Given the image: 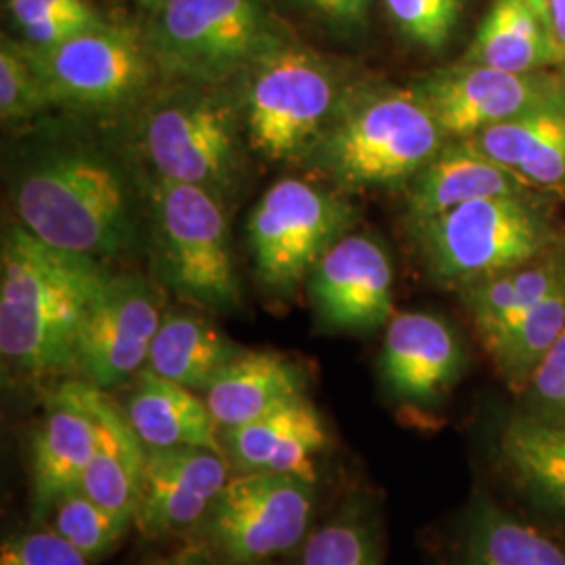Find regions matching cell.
Returning <instances> with one entry per match:
<instances>
[{
	"instance_id": "obj_34",
	"label": "cell",
	"mask_w": 565,
	"mask_h": 565,
	"mask_svg": "<svg viewBox=\"0 0 565 565\" xmlns=\"http://www.w3.org/2000/svg\"><path fill=\"white\" fill-rule=\"evenodd\" d=\"M525 413L565 424V331L520 396Z\"/></svg>"
},
{
	"instance_id": "obj_32",
	"label": "cell",
	"mask_w": 565,
	"mask_h": 565,
	"mask_svg": "<svg viewBox=\"0 0 565 565\" xmlns=\"http://www.w3.org/2000/svg\"><path fill=\"white\" fill-rule=\"evenodd\" d=\"M390 20L406 41L425 51H440L452 39L463 0H382Z\"/></svg>"
},
{
	"instance_id": "obj_3",
	"label": "cell",
	"mask_w": 565,
	"mask_h": 565,
	"mask_svg": "<svg viewBox=\"0 0 565 565\" xmlns=\"http://www.w3.org/2000/svg\"><path fill=\"white\" fill-rule=\"evenodd\" d=\"M446 141L413 86H350L302 163L340 191L406 186Z\"/></svg>"
},
{
	"instance_id": "obj_26",
	"label": "cell",
	"mask_w": 565,
	"mask_h": 565,
	"mask_svg": "<svg viewBox=\"0 0 565 565\" xmlns=\"http://www.w3.org/2000/svg\"><path fill=\"white\" fill-rule=\"evenodd\" d=\"M459 565H565V551L480 494L465 520Z\"/></svg>"
},
{
	"instance_id": "obj_33",
	"label": "cell",
	"mask_w": 565,
	"mask_h": 565,
	"mask_svg": "<svg viewBox=\"0 0 565 565\" xmlns=\"http://www.w3.org/2000/svg\"><path fill=\"white\" fill-rule=\"evenodd\" d=\"M545 195H565V99L557 103L541 137L518 170Z\"/></svg>"
},
{
	"instance_id": "obj_11",
	"label": "cell",
	"mask_w": 565,
	"mask_h": 565,
	"mask_svg": "<svg viewBox=\"0 0 565 565\" xmlns=\"http://www.w3.org/2000/svg\"><path fill=\"white\" fill-rule=\"evenodd\" d=\"M312 486L287 473H239L205 515L203 534L231 564H260L302 543L315 509Z\"/></svg>"
},
{
	"instance_id": "obj_8",
	"label": "cell",
	"mask_w": 565,
	"mask_h": 565,
	"mask_svg": "<svg viewBox=\"0 0 565 565\" xmlns=\"http://www.w3.org/2000/svg\"><path fill=\"white\" fill-rule=\"evenodd\" d=\"M147 226L158 281L186 302L231 312L242 302L224 205L200 186L156 179Z\"/></svg>"
},
{
	"instance_id": "obj_38",
	"label": "cell",
	"mask_w": 565,
	"mask_h": 565,
	"mask_svg": "<svg viewBox=\"0 0 565 565\" xmlns=\"http://www.w3.org/2000/svg\"><path fill=\"white\" fill-rule=\"evenodd\" d=\"M147 565H203V562L198 555H174V557H166Z\"/></svg>"
},
{
	"instance_id": "obj_39",
	"label": "cell",
	"mask_w": 565,
	"mask_h": 565,
	"mask_svg": "<svg viewBox=\"0 0 565 565\" xmlns=\"http://www.w3.org/2000/svg\"><path fill=\"white\" fill-rule=\"evenodd\" d=\"M534 9H536V13L545 20L546 23V7H548V0H527ZM548 25V23H546Z\"/></svg>"
},
{
	"instance_id": "obj_19",
	"label": "cell",
	"mask_w": 565,
	"mask_h": 565,
	"mask_svg": "<svg viewBox=\"0 0 565 565\" xmlns=\"http://www.w3.org/2000/svg\"><path fill=\"white\" fill-rule=\"evenodd\" d=\"M404 189L408 226L476 200L541 193L518 170L490 160L469 139H448Z\"/></svg>"
},
{
	"instance_id": "obj_18",
	"label": "cell",
	"mask_w": 565,
	"mask_h": 565,
	"mask_svg": "<svg viewBox=\"0 0 565 565\" xmlns=\"http://www.w3.org/2000/svg\"><path fill=\"white\" fill-rule=\"evenodd\" d=\"M223 434L226 459L239 473H287L317 482L327 427L306 394Z\"/></svg>"
},
{
	"instance_id": "obj_6",
	"label": "cell",
	"mask_w": 565,
	"mask_h": 565,
	"mask_svg": "<svg viewBox=\"0 0 565 565\" xmlns=\"http://www.w3.org/2000/svg\"><path fill=\"white\" fill-rule=\"evenodd\" d=\"M239 99L221 86L174 82L147 105L141 147L160 179L200 186L226 205L243 174Z\"/></svg>"
},
{
	"instance_id": "obj_5",
	"label": "cell",
	"mask_w": 565,
	"mask_h": 565,
	"mask_svg": "<svg viewBox=\"0 0 565 565\" xmlns=\"http://www.w3.org/2000/svg\"><path fill=\"white\" fill-rule=\"evenodd\" d=\"M411 231L429 275L457 289L513 270L565 242L545 193L463 203Z\"/></svg>"
},
{
	"instance_id": "obj_40",
	"label": "cell",
	"mask_w": 565,
	"mask_h": 565,
	"mask_svg": "<svg viewBox=\"0 0 565 565\" xmlns=\"http://www.w3.org/2000/svg\"><path fill=\"white\" fill-rule=\"evenodd\" d=\"M137 2L141 4L142 9H147L151 13V11H156L162 4L163 0H137Z\"/></svg>"
},
{
	"instance_id": "obj_16",
	"label": "cell",
	"mask_w": 565,
	"mask_h": 565,
	"mask_svg": "<svg viewBox=\"0 0 565 565\" xmlns=\"http://www.w3.org/2000/svg\"><path fill=\"white\" fill-rule=\"evenodd\" d=\"M465 348L455 327L429 312H401L385 324L380 375L392 401L434 408L461 380Z\"/></svg>"
},
{
	"instance_id": "obj_35",
	"label": "cell",
	"mask_w": 565,
	"mask_h": 565,
	"mask_svg": "<svg viewBox=\"0 0 565 565\" xmlns=\"http://www.w3.org/2000/svg\"><path fill=\"white\" fill-rule=\"evenodd\" d=\"M78 548L63 541L55 530L18 536L2 546L0 565H88Z\"/></svg>"
},
{
	"instance_id": "obj_22",
	"label": "cell",
	"mask_w": 565,
	"mask_h": 565,
	"mask_svg": "<svg viewBox=\"0 0 565 565\" xmlns=\"http://www.w3.org/2000/svg\"><path fill=\"white\" fill-rule=\"evenodd\" d=\"M499 459L532 503L565 518V424L515 413L499 436Z\"/></svg>"
},
{
	"instance_id": "obj_42",
	"label": "cell",
	"mask_w": 565,
	"mask_h": 565,
	"mask_svg": "<svg viewBox=\"0 0 565 565\" xmlns=\"http://www.w3.org/2000/svg\"><path fill=\"white\" fill-rule=\"evenodd\" d=\"M254 565H260V564H254Z\"/></svg>"
},
{
	"instance_id": "obj_36",
	"label": "cell",
	"mask_w": 565,
	"mask_h": 565,
	"mask_svg": "<svg viewBox=\"0 0 565 565\" xmlns=\"http://www.w3.org/2000/svg\"><path fill=\"white\" fill-rule=\"evenodd\" d=\"M312 20L338 36H359L369 25L371 0H298Z\"/></svg>"
},
{
	"instance_id": "obj_13",
	"label": "cell",
	"mask_w": 565,
	"mask_h": 565,
	"mask_svg": "<svg viewBox=\"0 0 565 565\" xmlns=\"http://www.w3.org/2000/svg\"><path fill=\"white\" fill-rule=\"evenodd\" d=\"M446 139H469L488 126L525 116L565 97L559 74H513L476 63L434 70L413 84Z\"/></svg>"
},
{
	"instance_id": "obj_12",
	"label": "cell",
	"mask_w": 565,
	"mask_h": 565,
	"mask_svg": "<svg viewBox=\"0 0 565 565\" xmlns=\"http://www.w3.org/2000/svg\"><path fill=\"white\" fill-rule=\"evenodd\" d=\"M162 319L153 282L132 273H107L82 324L74 371L105 392L126 384L147 366Z\"/></svg>"
},
{
	"instance_id": "obj_1",
	"label": "cell",
	"mask_w": 565,
	"mask_h": 565,
	"mask_svg": "<svg viewBox=\"0 0 565 565\" xmlns=\"http://www.w3.org/2000/svg\"><path fill=\"white\" fill-rule=\"evenodd\" d=\"M11 203L39 239L99 263L128 256L141 242L137 181L99 142L63 135L30 145L13 168Z\"/></svg>"
},
{
	"instance_id": "obj_28",
	"label": "cell",
	"mask_w": 565,
	"mask_h": 565,
	"mask_svg": "<svg viewBox=\"0 0 565 565\" xmlns=\"http://www.w3.org/2000/svg\"><path fill=\"white\" fill-rule=\"evenodd\" d=\"M51 530L78 548L88 562L111 553L132 527L90 499L81 486L67 490L49 513Z\"/></svg>"
},
{
	"instance_id": "obj_4",
	"label": "cell",
	"mask_w": 565,
	"mask_h": 565,
	"mask_svg": "<svg viewBox=\"0 0 565 565\" xmlns=\"http://www.w3.org/2000/svg\"><path fill=\"white\" fill-rule=\"evenodd\" d=\"M247 145L268 162H302L350 84L319 51L289 36L239 76Z\"/></svg>"
},
{
	"instance_id": "obj_10",
	"label": "cell",
	"mask_w": 565,
	"mask_h": 565,
	"mask_svg": "<svg viewBox=\"0 0 565 565\" xmlns=\"http://www.w3.org/2000/svg\"><path fill=\"white\" fill-rule=\"evenodd\" d=\"M28 49L53 107L120 109L139 102L160 74L145 34L109 21L60 44Z\"/></svg>"
},
{
	"instance_id": "obj_29",
	"label": "cell",
	"mask_w": 565,
	"mask_h": 565,
	"mask_svg": "<svg viewBox=\"0 0 565 565\" xmlns=\"http://www.w3.org/2000/svg\"><path fill=\"white\" fill-rule=\"evenodd\" d=\"M9 9L32 46L60 44L105 21L88 0H9Z\"/></svg>"
},
{
	"instance_id": "obj_25",
	"label": "cell",
	"mask_w": 565,
	"mask_h": 565,
	"mask_svg": "<svg viewBox=\"0 0 565 565\" xmlns=\"http://www.w3.org/2000/svg\"><path fill=\"white\" fill-rule=\"evenodd\" d=\"M461 61L527 74L559 65L562 51L527 0H494Z\"/></svg>"
},
{
	"instance_id": "obj_2",
	"label": "cell",
	"mask_w": 565,
	"mask_h": 565,
	"mask_svg": "<svg viewBox=\"0 0 565 565\" xmlns=\"http://www.w3.org/2000/svg\"><path fill=\"white\" fill-rule=\"evenodd\" d=\"M107 270L90 256L42 242L20 223L0 247V352L25 380L76 369L86 312Z\"/></svg>"
},
{
	"instance_id": "obj_15",
	"label": "cell",
	"mask_w": 565,
	"mask_h": 565,
	"mask_svg": "<svg viewBox=\"0 0 565 565\" xmlns=\"http://www.w3.org/2000/svg\"><path fill=\"white\" fill-rule=\"evenodd\" d=\"M228 465L224 452L200 446L145 448L137 530L162 539L202 525L231 480Z\"/></svg>"
},
{
	"instance_id": "obj_17",
	"label": "cell",
	"mask_w": 565,
	"mask_h": 565,
	"mask_svg": "<svg viewBox=\"0 0 565 565\" xmlns=\"http://www.w3.org/2000/svg\"><path fill=\"white\" fill-rule=\"evenodd\" d=\"M102 392L84 380L55 392L32 443V490L39 518H49L57 499L81 486L99 445Z\"/></svg>"
},
{
	"instance_id": "obj_24",
	"label": "cell",
	"mask_w": 565,
	"mask_h": 565,
	"mask_svg": "<svg viewBox=\"0 0 565 565\" xmlns=\"http://www.w3.org/2000/svg\"><path fill=\"white\" fill-rule=\"evenodd\" d=\"M99 445L82 476L81 488L121 522L135 525L141 499L145 446L128 424L120 404L99 398Z\"/></svg>"
},
{
	"instance_id": "obj_31",
	"label": "cell",
	"mask_w": 565,
	"mask_h": 565,
	"mask_svg": "<svg viewBox=\"0 0 565 565\" xmlns=\"http://www.w3.org/2000/svg\"><path fill=\"white\" fill-rule=\"evenodd\" d=\"M302 565H380L375 536L359 513H340L306 539Z\"/></svg>"
},
{
	"instance_id": "obj_14",
	"label": "cell",
	"mask_w": 565,
	"mask_h": 565,
	"mask_svg": "<svg viewBox=\"0 0 565 565\" xmlns=\"http://www.w3.org/2000/svg\"><path fill=\"white\" fill-rule=\"evenodd\" d=\"M324 329L371 333L394 317V268L384 245L364 233L333 243L306 279Z\"/></svg>"
},
{
	"instance_id": "obj_23",
	"label": "cell",
	"mask_w": 565,
	"mask_h": 565,
	"mask_svg": "<svg viewBox=\"0 0 565 565\" xmlns=\"http://www.w3.org/2000/svg\"><path fill=\"white\" fill-rule=\"evenodd\" d=\"M242 352V345L202 315L166 312L147 369L193 392H205Z\"/></svg>"
},
{
	"instance_id": "obj_9",
	"label": "cell",
	"mask_w": 565,
	"mask_h": 565,
	"mask_svg": "<svg viewBox=\"0 0 565 565\" xmlns=\"http://www.w3.org/2000/svg\"><path fill=\"white\" fill-rule=\"evenodd\" d=\"M359 223L340 189L282 179L266 189L247 218V247L256 282L273 300H291L312 266Z\"/></svg>"
},
{
	"instance_id": "obj_21",
	"label": "cell",
	"mask_w": 565,
	"mask_h": 565,
	"mask_svg": "<svg viewBox=\"0 0 565 565\" xmlns=\"http://www.w3.org/2000/svg\"><path fill=\"white\" fill-rule=\"evenodd\" d=\"M306 394V373L291 356L243 350L205 390V404L221 431L249 424Z\"/></svg>"
},
{
	"instance_id": "obj_20",
	"label": "cell",
	"mask_w": 565,
	"mask_h": 565,
	"mask_svg": "<svg viewBox=\"0 0 565 565\" xmlns=\"http://www.w3.org/2000/svg\"><path fill=\"white\" fill-rule=\"evenodd\" d=\"M120 408L145 448L200 446L224 452L221 427L205 401L147 366L132 377Z\"/></svg>"
},
{
	"instance_id": "obj_7",
	"label": "cell",
	"mask_w": 565,
	"mask_h": 565,
	"mask_svg": "<svg viewBox=\"0 0 565 565\" xmlns=\"http://www.w3.org/2000/svg\"><path fill=\"white\" fill-rule=\"evenodd\" d=\"M266 0H163L145 41L172 82L223 86L285 41Z\"/></svg>"
},
{
	"instance_id": "obj_27",
	"label": "cell",
	"mask_w": 565,
	"mask_h": 565,
	"mask_svg": "<svg viewBox=\"0 0 565 565\" xmlns=\"http://www.w3.org/2000/svg\"><path fill=\"white\" fill-rule=\"evenodd\" d=\"M564 331L565 279L545 300L530 308L524 319L488 352L501 380L513 394H524L539 364L545 361Z\"/></svg>"
},
{
	"instance_id": "obj_41",
	"label": "cell",
	"mask_w": 565,
	"mask_h": 565,
	"mask_svg": "<svg viewBox=\"0 0 565 565\" xmlns=\"http://www.w3.org/2000/svg\"><path fill=\"white\" fill-rule=\"evenodd\" d=\"M559 76L565 81V51L564 55H562V61H559Z\"/></svg>"
},
{
	"instance_id": "obj_30",
	"label": "cell",
	"mask_w": 565,
	"mask_h": 565,
	"mask_svg": "<svg viewBox=\"0 0 565 565\" xmlns=\"http://www.w3.org/2000/svg\"><path fill=\"white\" fill-rule=\"evenodd\" d=\"M41 74L32 61L25 42L9 41L0 44V116L4 124L32 120L51 109Z\"/></svg>"
},
{
	"instance_id": "obj_37",
	"label": "cell",
	"mask_w": 565,
	"mask_h": 565,
	"mask_svg": "<svg viewBox=\"0 0 565 565\" xmlns=\"http://www.w3.org/2000/svg\"><path fill=\"white\" fill-rule=\"evenodd\" d=\"M546 23L553 34V41L559 46L562 55L565 51V0H548Z\"/></svg>"
}]
</instances>
